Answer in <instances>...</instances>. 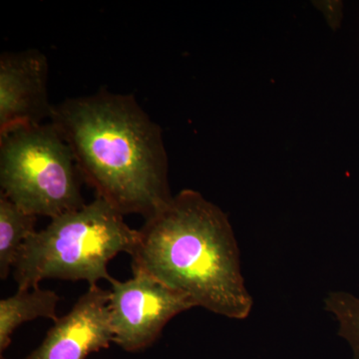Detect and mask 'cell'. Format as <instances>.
Listing matches in <instances>:
<instances>
[{
    "mask_svg": "<svg viewBox=\"0 0 359 359\" xmlns=\"http://www.w3.org/2000/svg\"><path fill=\"white\" fill-rule=\"evenodd\" d=\"M50 122L97 197L147 219L173 198L162 130L131 94L97 92L53 105Z\"/></svg>",
    "mask_w": 359,
    "mask_h": 359,
    "instance_id": "1",
    "label": "cell"
},
{
    "mask_svg": "<svg viewBox=\"0 0 359 359\" xmlns=\"http://www.w3.org/2000/svg\"><path fill=\"white\" fill-rule=\"evenodd\" d=\"M110 297L111 290L89 287L69 313L54 321L41 344L22 359H87L109 348L114 340Z\"/></svg>",
    "mask_w": 359,
    "mask_h": 359,
    "instance_id": "7",
    "label": "cell"
},
{
    "mask_svg": "<svg viewBox=\"0 0 359 359\" xmlns=\"http://www.w3.org/2000/svg\"><path fill=\"white\" fill-rule=\"evenodd\" d=\"M72 151L50 121L0 136V187L33 216L57 218L85 205Z\"/></svg>",
    "mask_w": 359,
    "mask_h": 359,
    "instance_id": "4",
    "label": "cell"
},
{
    "mask_svg": "<svg viewBox=\"0 0 359 359\" xmlns=\"http://www.w3.org/2000/svg\"><path fill=\"white\" fill-rule=\"evenodd\" d=\"M138 230L130 228L124 215L100 197L80 209L51 219L46 228L26 240L14 264L18 290H32L48 278L112 282L108 264L121 252L131 256Z\"/></svg>",
    "mask_w": 359,
    "mask_h": 359,
    "instance_id": "3",
    "label": "cell"
},
{
    "mask_svg": "<svg viewBox=\"0 0 359 359\" xmlns=\"http://www.w3.org/2000/svg\"><path fill=\"white\" fill-rule=\"evenodd\" d=\"M37 217L0 194V278L6 280L28 238L36 231Z\"/></svg>",
    "mask_w": 359,
    "mask_h": 359,
    "instance_id": "9",
    "label": "cell"
},
{
    "mask_svg": "<svg viewBox=\"0 0 359 359\" xmlns=\"http://www.w3.org/2000/svg\"><path fill=\"white\" fill-rule=\"evenodd\" d=\"M325 309L334 316L339 334L359 359V297L346 292H332L325 297Z\"/></svg>",
    "mask_w": 359,
    "mask_h": 359,
    "instance_id": "10",
    "label": "cell"
},
{
    "mask_svg": "<svg viewBox=\"0 0 359 359\" xmlns=\"http://www.w3.org/2000/svg\"><path fill=\"white\" fill-rule=\"evenodd\" d=\"M132 271L188 297L198 308L243 320L254 299L245 287L228 216L197 191H181L138 230Z\"/></svg>",
    "mask_w": 359,
    "mask_h": 359,
    "instance_id": "2",
    "label": "cell"
},
{
    "mask_svg": "<svg viewBox=\"0 0 359 359\" xmlns=\"http://www.w3.org/2000/svg\"><path fill=\"white\" fill-rule=\"evenodd\" d=\"M48 62L42 52L30 49L2 53L0 57V136L50 120Z\"/></svg>",
    "mask_w": 359,
    "mask_h": 359,
    "instance_id": "6",
    "label": "cell"
},
{
    "mask_svg": "<svg viewBox=\"0 0 359 359\" xmlns=\"http://www.w3.org/2000/svg\"><path fill=\"white\" fill-rule=\"evenodd\" d=\"M60 297L50 290L35 287L18 290L13 297L0 301V354L6 353L16 328L37 318L58 320L56 314Z\"/></svg>",
    "mask_w": 359,
    "mask_h": 359,
    "instance_id": "8",
    "label": "cell"
},
{
    "mask_svg": "<svg viewBox=\"0 0 359 359\" xmlns=\"http://www.w3.org/2000/svg\"><path fill=\"white\" fill-rule=\"evenodd\" d=\"M126 282L113 278L109 302L113 342L128 353H139L158 339L175 316L196 308L185 294L141 271Z\"/></svg>",
    "mask_w": 359,
    "mask_h": 359,
    "instance_id": "5",
    "label": "cell"
}]
</instances>
